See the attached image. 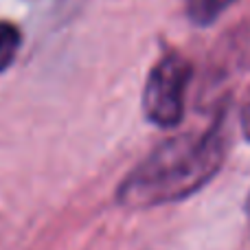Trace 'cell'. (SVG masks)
<instances>
[{
  "instance_id": "obj_1",
  "label": "cell",
  "mask_w": 250,
  "mask_h": 250,
  "mask_svg": "<svg viewBox=\"0 0 250 250\" xmlns=\"http://www.w3.org/2000/svg\"><path fill=\"white\" fill-rule=\"evenodd\" d=\"M229 114L220 110L202 132H187L160 143L117 189L125 208H151L193 195L217 176L229 154Z\"/></svg>"
},
{
  "instance_id": "obj_2",
  "label": "cell",
  "mask_w": 250,
  "mask_h": 250,
  "mask_svg": "<svg viewBox=\"0 0 250 250\" xmlns=\"http://www.w3.org/2000/svg\"><path fill=\"white\" fill-rule=\"evenodd\" d=\"M193 66L182 53L169 51L151 66L143 90V112L158 127H176L185 117V99Z\"/></svg>"
},
{
  "instance_id": "obj_3",
  "label": "cell",
  "mask_w": 250,
  "mask_h": 250,
  "mask_svg": "<svg viewBox=\"0 0 250 250\" xmlns=\"http://www.w3.org/2000/svg\"><path fill=\"white\" fill-rule=\"evenodd\" d=\"M237 0H185V13L195 26H208L224 16Z\"/></svg>"
},
{
  "instance_id": "obj_4",
  "label": "cell",
  "mask_w": 250,
  "mask_h": 250,
  "mask_svg": "<svg viewBox=\"0 0 250 250\" xmlns=\"http://www.w3.org/2000/svg\"><path fill=\"white\" fill-rule=\"evenodd\" d=\"M20 44H22L20 29L13 22L0 20V73H4L16 62Z\"/></svg>"
},
{
  "instance_id": "obj_5",
  "label": "cell",
  "mask_w": 250,
  "mask_h": 250,
  "mask_svg": "<svg viewBox=\"0 0 250 250\" xmlns=\"http://www.w3.org/2000/svg\"><path fill=\"white\" fill-rule=\"evenodd\" d=\"M239 125H242L244 136L250 141V92L246 95V99H244L242 108H239Z\"/></svg>"
},
{
  "instance_id": "obj_6",
  "label": "cell",
  "mask_w": 250,
  "mask_h": 250,
  "mask_svg": "<svg viewBox=\"0 0 250 250\" xmlns=\"http://www.w3.org/2000/svg\"><path fill=\"white\" fill-rule=\"evenodd\" d=\"M246 215H248V222H250V195H248V200H246Z\"/></svg>"
}]
</instances>
